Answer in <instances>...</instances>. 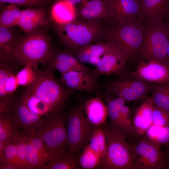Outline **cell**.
Returning <instances> with one entry per match:
<instances>
[{"label": "cell", "instance_id": "obj_1", "mask_svg": "<svg viewBox=\"0 0 169 169\" xmlns=\"http://www.w3.org/2000/svg\"><path fill=\"white\" fill-rule=\"evenodd\" d=\"M110 23L103 21H86L79 18L64 24L53 23V28L61 44L74 54L83 47L101 41Z\"/></svg>", "mask_w": 169, "mask_h": 169}, {"label": "cell", "instance_id": "obj_2", "mask_svg": "<svg viewBox=\"0 0 169 169\" xmlns=\"http://www.w3.org/2000/svg\"><path fill=\"white\" fill-rule=\"evenodd\" d=\"M53 47L50 36L41 27L21 36L13 51V57L17 65L31 66L35 71L39 64L43 63Z\"/></svg>", "mask_w": 169, "mask_h": 169}, {"label": "cell", "instance_id": "obj_3", "mask_svg": "<svg viewBox=\"0 0 169 169\" xmlns=\"http://www.w3.org/2000/svg\"><path fill=\"white\" fill-rule=\"evenodd\" d=\"M54 71H36L34 80L25 89L46 103L53 112L62 110L68 100L75 92L58 80Z\"/></svg>", "mask_w": 169, "mask_h": 169}, {"label": "cell", "instance_id": "obj_4", "mask_svg": "<svg viewBox=\"0 0 169 169\" xmlns=\"http://www.w3.org/2000/svg\"><path fill=\"white\" fill-rule=\"evenodd\" d=\"M144 23L137 19L110 23L105 41L112 43L124 54L128 62L137 59L143 40Z\"/></svg>", "mask_w": 169, "mask_h": 169}, {"label": "cell", "instance_id": "obj_5", "mask_svg": "<svg viewBox=\"0 0 169 169\" xmlns=\"http://www.w3.org/2000/svg\"><path fill=\"white\" fill-rule=\"evenodd\" d=\"M106 139L105 153L96 167L99 169H135L131 144L126 133L104 125Z\"/></svg>", "mask_w": 169, "mask_h": 169}, {"label": "cell", "instance_id": "obj_6", "mask_svg": "<svg viewBox=\"0 0 169 169\" xmlns=\"http://www.w3.org/2000/svg\"><path fill=\"white\" fill-rule=\"evenodd\" d=\"M85 101L80 100L66 115L68 151L78 155L88 144L95 128L89 123L85 113Z\"/></svg>", "mask_w": 169, "mask_h": 169}, {"label": "cell", "instance_id": "obj_7", "mask_svg": "<svg viewBox=\"0 0 169 169\" xmlns=\"http://www.w3.org/2000/svg\"><path fill=\"white\" fill-rule=\"evenodd\" d=\"M143 40L137 59L157 60L165 64L169 42V30L163 21L143 23Z\"/></svg>", "mask_w": 169, "mask_h": 169}, {"label": "cell", "instance_id": "obj_8", "mask_svg": "<svg viewBox=\"0 0 169 169\" xmlns=\"http://www.w3.org/2000/svg\"><path fill=\"white\" fill-rule=\"evenodd\" d=\"M62 110L50 112L42 116L41 123L36 129L51 158L64 149L67 145L65 117Z\"/></svg>", "mask_w": 169, "mask_h": 169}, {"label": "cell", "instance_id": "obj_9", "mask_svg": "<svg viewBox=\"0 0 169 169\" xmlns=\"http://www.w3.org/2000/svg\"><path fill=\"white\" fill-rule=\"evenodd\" d=\"M155 84L126 76L101 83L100 87L103 93L118 96L126 102L144 100L152 91Z\"/></svg>", "mask_w": 169, "mask_h": 169}, {"label": "cell", "instance_id": "obj_10", "mask_svg": "<svg viewBox=\"0 0 169 169\" xmlns=\"http://www.w3.org/2000/svg\"><path fill=\"white\" fill-rule=\"evenodd\" d=\"M131 146L135 169H165L161 146L146 136H142Z\"/></svg>", "mask_w": 169, "mask_h": 169}, {"label": "cell", "instance_id": "obj_11", "mask_svg": "<svg viewBox=\"0 0 169 169\" xmlns=\"http://www.w3.org/2000/svg\"><path fill=\"white\" fill-rule=\"evenodd\" d=\"M45 70H57L61 74L71 70L90 72L92 69L84 65L67 49H60L53 47L48 58L42 64Z\"/></svg>", "mask_w": 169, "mask_h": 169}, {"label": "cell", "instance_id": "obj_12", "mask_svg": "<svg viewBox=\"0 0 169 169\" xmlns=\"http://www.w3.org/2000/svg\"><path fill=\"white\" fill-rule=\"evenodd\" d=\"M134 71L128 76L155 84L169 83V68L164 63L155 59L140 61Z\"/></svg>", "mask_w": 169, "mask_h": 169}, {"label": "cell", "instance_id": "obj_13", "mask_svg": "<svg viewBox=\"0 0 169 169\" xmlns=\"http://www.w3.org/2000/svg\"><path fill=\"white\" fill-rule=\"evenodd\" d=\"M78 18L86 21L118 22L111 0H86L77 8Z\"/></svg>", "mask_w": 169, "mask_h": 169}, {"label": "cell", "instance_id": "obj_14", "mask_svg": "<svg viewBox=\"0 0 169 169\" xmlns=\"http://www.w3.org/2000/svg\"><path fill=\"white\" fill-rule=\"evenodd\" d=\"M128 62L120 49L113 44L112 47L95 66V68L92 69V71L100 76H128L130 72L126 67Z\"/></svg>", "mask_w": 169, "mask_h": 169}, {"label": "cell", "instance_id": "obj_15", "mask_svg": "<svg viewBox=\"0 0 169 169\" xmlns=\"http://www.w3.org/2000/svg\"><path fill=\"white\" fill-rule=\"evenodd\" d=\"M100 76L92 69L90 72L71 70L61 73L59 80L66 87L74 91L97 92L100 90L98 83Z\"/></svg>", "mask_w": 169, "mask_h": 169}, {"label": "cell", "instance_id": "obj_16", "mask_svg": "<svg viewBox=\"0 0 169 169\" xmlns=\"http://www.w3.org/2000/svg\"><path fill=\"white\" fill-rule=\"evenodd\" d=\"M15 122L18 129L23 131L37 129L42 116L31 111L19 97L14 98L11 109Z\"/></svg>", "mask_w": 169, "mask_h": 169}, {"label": "cell", "instance_id": "obj_17", "mask_svg": "<svg viewBox=\"0 0 169 169\" xmlns=\"http://www.w3.org/2000/svg\"><path fill=\"white\" fill-rule=\"evenodd\" d=\"M140 13L137 18L146 21H163L169 11V0H139Z\"/></svg>", "mask_w": 169, "mask_h": 169}, {"label": "cell", "instance_id": "obj_18", "mask_svg": "<svg viewBox=\"0 0 169 169\" xmlns=\"http://www.w3.org/2000/svg\"><path fill=\"white\" fill-rule=\"evenodd\" d=\"M96 96L102 98L106 105L110 118L108 126L114 130L127 134L123 126L120 116L121 109L125 105L126 101L118 96L105 93L100 91L97 92Z\"/></svg>", "mask_w": 169, "mask_h": 169}, {"label": "cell", "instance_id": "obj_19", "mask_svg": "<svg viewBox=\"0 0 169 169\" xmlns=\"http://www.w3.org/2000/svg\"><path fill=\"white\" fill-rule=\"evenodd\" d=\"M17 66L9 62H0V100L12 96L18 85Z\"/></svg>", "mask_w": 169, "mask_h": 169}, {"label": "cell", "instance_id": "obj_20", "mask_svg": "<svg viewBox=\"0 0 169 169\" xmlns=\"http://www.w3.org/2000/svg\"><path fill=\"white\" fill-rule=\"evenodd\" d=\"M84 109L86 118L94 128L105 125L108 113L103 100L99 96L91 98L85 102Z\"/></svg>", "mask_w": 169, "mask_h": 169}, {"label": "cell", "instance_id": "obj_21", "mask_svg": "<svg viewBox=\"0 0 169 169\" xmlns=\"http://www.w3.org/2000/svg\"><path fill=\"white\" fill-rule=\"evenodd\" d=\"M154 106L147 97L135 110L132 119L135 134L144 135L152 125V115Z\"/></svg>", "mask_w": 169, "mask_h": 169}, {"label": "cell", "instance_id": "obj_22", "mask_svg": "<svg viewBox=\"0 0 169 169\" xmlns=\"http://www.w3.org/2000/svg\"><path fill=\"white\" fill-rule=\"evenodd\" d=\"M49 24L47 14L43 9L29 8L21 11L18 26L28 33Z\"/></svg>", "mask_w": 169, "mask_h": 169}, {"label": "cell", "instance_id": "obj_23", "mask_svg": "<svg viewBox=\"0 0 169 169\" xmlns=\"http://www.w3.org/2000/svg\"><path fill=\"white\" fill-rule=\"evenodd\" d=\"M113 44L108 41H101L86 45L75 54L80 62L96 66L109 51Z\"/></svg>", "mask_w": 169, "mask_h": 169}, {"label": "cell", "instance_id": "obj_24", "mask_svg": "<svg viewBox=\"0 0 169 169\" xmlns=\"http://www.w3.org/2000/svg\"><path fill=\"white\" fill-rule=\"evenodd\" d=\"M21 37L13 27L7 28L0 27V62L15 64L13 52Z\"/></svg>", "mask_w": 169, "mask_h": 169}, {"label": "cell", "instance_id": "obj_25", "mask_svg": "<svg viewBox=\"0 0 169 169\" xmlns=\"http://www.w3.org/2000/svg\"><path fill=\"white\" fill-rule=\"evenodd\" d=\"M115 15L118 22L137 19L140 12L139 0H111Z\"/></svg>", "mask_w": 169, "mask_h": 169}, {"label": "cell", "instance_id": "obj_26", "mask_svg": "<svg viewBox=\"0 0 169 169\" xmlns=\"http://www.w3.org/2000/svg\"><path fill=\"white\" fill-rule=\"evenodd\" d=\"M51 16L54 23L64 24L78 18L77 8L64 0H58L52 6Z\"/></svg>", "mask_w": 169, "mask_h": 169}, {"label": "cell", "instance_id": "obj_27", "mask_svg": "<svg viewBox=\"0 0 169 169\" xmlns=\"http://www.w3.org/2000/svg\"><path fill=\"white\" fill-rule=\"evenodd\" d=\"M78 155L62 150L54 154L43 169H80Z\"/></svg>", "mask_w": 169, "mask_h": 169}, {"label": "cell", "instance_id": "obj_28", "mask_svg": "<svg viewBox=\"0 0 169 169\" xmlns=\"http://www.w3.org/2000/svg\"><path fill=\"white\" fill-rule=\"evenodd\" d=\"M11 111L0 113V142L5 145L14 140L19 133Z\"/></svg>", "mask_w": 169, "mask_h": 169}, {"label": "cell", "instance_id": "obj_29", "mask_svg": "<svg viewBox=\"0 0 169 169\" xmlns=\"http://www.w3.org/2000/svg\"><path fill=\"white\" fill-rule=\"evenodd\" d=\"M149 98L154 107L169 113V83L155 84Z\"/></svg>", "mask_w": 169, "mask_h": 169}, {"label": "cell", "instance_id": "obj_30", "mask_svg": "<svg viewBox=\"0 0 169 169\" xmlns=\"http://www.w3.org/2000/svg\"><path fill=\"white\" fill-rule=\"evenodd\" d=\"M19 97L28 109L35 114L42 116L53 112L46 103L25 89Z\"/></svg>", "mask_w": 169, "mask_h": 169}, {"label": "cell", "instance_id": "obj_31", "mask_svg": "<svg viewBox=\"0 0 169 169\" xmlns=\"http://www.w3.org/2000/svg\"><path fill=\"white\" fill-rule=\"evenodd\" d=\"M15 140L17 149V162L19 169H34L28 158L25 132L20 130Z\"/></svg>", "mask_w": 169, "mask_h": 169}, {"label": "cell", "instance_id": "obj_32", "mask_svg": "<svg viewBox=\"0 0 169 169\" xmlns=\"http://www.w3.org/2000/svg\"><path fill=\"white\" fill-rule=\"evenodd\" d=\"M21 13V11L15 4L4 6L0 13V27L9 28L18 25Z\"/></svg>", "mask_w": 169, "mask_h": 169}, {"label": "cell", "instance_id": "obj_33", "mask_svg": "<svg viewBox=\"0 0 169 169\" xmlns=\"http://www.w3.org/2000/svg\"><path fill=\"white\" fill-rule=\"evenodd\" d=\"M89 143L87 145L89 147L101 156L102 158L106 147V139L104 125L95 128Z\"/></svg>", "mask_w": 169, "mask_h": 169}, {"label": "cell", "instance_id": "obj_34", "mask_svg": "<svg viewBox=\"0 0 169 169\" xmlns=\"http://www.w3.org/2000/svg\"><path fill=\"white\" fill-rule=\"evenodd\" d=\"M102 157L92 150L87 144L83 148L79 160L81 168H96L100 163Z\"/></svg>", "mask_w": 169, "mask_h": 169}, {"label": "cell", "instance_id": "obj_35", "mask_svg": "<svg viewBox=\"0 0 169 169\" xmlns=\"http://www.w3.org/2000/svg\"><path fill=\"white\" fill-rule=\"evenodd\" d=\"M149 139L161 146L169 142V126L151 125L145 133Z\"/></svg>", "mask_w": 169, "mask_h": 169}, {"label": "cell", "instance_id": "obj_36", "mask_svg": "<svg viewBox=\"0 0 169 169\" xmlns=\"http://www.w3.org/2000/svg\"><path fill=\"white\" fill-rule=\"evenodd\" d=\"M0 163L14 164L18 167L17 162V149L15 139L8 142L3 147L0 149Z\"/></svg>", "mask_w": 169, "mask_h": 169}, {"label": "cell", "instance_id": "obj_37", "mask_svg": "<svg viewBox=\"0 0 169 169\" xmlns=\"http://www.w3.org/2000/svg\"><path fill=\"white\" fill-rule=\"evenodd\" d=\"M24 131L26 135L28 159L34 169H43L47 162L40 155L32 145L27 133L25 131Z\"/></svg>", "mask_w": 169, "mask_h": 169}, {"label": "cell", "instance_id": "obj_38", "mask_svg": "<svg viewBox=\"0 0 169 169\" xmlns=\"http://www.w3.org/2000/svg\"><path fill=\"white\" fill-rule=\"evenodd\" d=\"M24 131L26 132L28 134L34 147L47 163L50 160L51 157L43 141L37 133L36 129H33Z\"/></svg>", "mask_w": 169, "mask_h": 169}, {"label": "cell", "instance_id": "obj_39", "mask_svg": "<svg viewBox=\"0 0 169 169\" xmlns=\"http://www.w3.org/2000/svg\"><path fill=\"white\" fill-rule=\"evenodd\" d=\"M16 74V78L18 85L27 86L34 80L36 71L31 66H24Z\"/></svg>", "mask_w": 169, "mask_h": 169}, {"label": "cell", "instance_id": "obj_40", "mask_svg": "<svg viewBox=\"0 0 169 169\" xmlns=\"http://www.w3.org/2000/svg\"><path fill=\"white\" fill-rule=\"evenodd\" d=\"M153 125L160 126H169V113L154 107L152 115Z\"/></svg>", "mask_w": 169, "mask_h": 169}, {"label": "cell", "instance_id": "obj_41", "mask_svg": "<svg viewBox=\"0 0 169 169\" xmlns=\"http://www.w3.org/2000/svg\"><path fill=\"white\" fill-rule=\"evenodd\" d=\"M42 0H0L1 3H9L24 6H35L41 3Z\"/></svg>", "mask_w": 169, "mask_h": 169}, {"label": "cell", "instance_id": "obj_42", "mask_svg": "<svg viewBox=\"0 0 169 169\" xmlns=\"http://www.w3.org/2000/svg\"><path fill=\"white\" fill-rule=\"evenodd\" d=\"M163 152L165 159V169H169V145L166 146Z\"/></svg>", "mask_w": 169, "mask_h": 169}, {"label": "cell", "instance_id": "obj_43", "mask_svg": "<svg viewBox=\"0 0 169 169\" xmlns=\"http://www.w3.org/2000/svg\"><path fill=\"white\" fill-rule=\"evenodd\" d=\"M0 169H19L16 165L8 163H0Z\"/></svg>", "mask_w": 169, "mask_h": 169}, {"label": "cell", "instance_id": "obj_44", "mask_svg": "<svg viewBox=\"0 0 169 169\" xmlns=\"http://www.w3.org/2000/svg\"><path fill=\"white\" fill-rule=\"evenodd\" d=\"M163 22L169 30V11L164 17L163 19Z\"/></svg>", "mask_w": 169, "mask_h": 169}, {"label": "cell", "instance_id": "obj_45", "mask_svg": "<svg viewBox=\"0 0 169 169\" xmlns=\"http://www.w3.org/2000/svg\"><path fill=\"white\" fill-rule=\"evenodd\" d=\"M165 64L169 68V42L167 50Z\"/></svg>", "mask_w": 169, "mask_h": 169}, {"label": "cell", "instance_id": "obj_46", "mask_svg": "<svg viewBox=\"0 0 169 169\" xmlns=\"http://www.w3.org/2000/svg\"><path fill=\"white\" fill-rule=\"evenodd\" d=\"M73 5H75L80 3H82L83 1L86 0H64Z\"/></svg>", "mask_w": 169, "mask_h": 169}]
</instances>
